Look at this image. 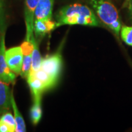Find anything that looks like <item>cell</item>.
<instances>
[{
  "label": "cell",
  "instance_id": "1",
  "mask_svg": "<svg viewBox=\"0 0 132 132\" xmlns=\"http://www.w3.org/2000/svg\"><path fill=\"white\" fill-rule=\"evenodd\" d=\"M56 28L62 25L98 26L100 23L92 10L86 5L75 3L64 6L56 14Z\"/></svg>",
  "mask_w": 132,
  "mask_h": 132
},
{
  "label": "cell",
  "instance_id": "2",
  "mask_svg": "<svg viewBox=\"0 0 132 132\" xmlns=\"http://www.w3.org/2000/svg\"><path fill=\"white\" fill-rule=\"evenodd\" d=\"M90 4L99 19L119 36L122 24L116 8L107 0H90Z\"/></svg>",
  "mask_w": 132,
  "mask_h": 132
},
{
  "label": "cell",
  "instance_id": "3",
  "mask_svg": "<svg viewBox=\"0 0 132 132\" xmlns=\"http://www.w3.org/2000/svg\"><path fill=\"white\" fill-rule=\"evenodd\" d=\"M62 67V58L60 51L42 59L40 69L57 81Z\"/></svg>",
  "mask_w": 132,
  "mask_h": 132
},
{
  "label": "cell",
  "instance_id": "4",
  "mask_svg": "<svg viewBox=\"0 0 132 132\" xmlns=\"http://www.w3.org/2000/svg\"><path fill=\"white\" fill-rule=\"evenodd\" d=\"M5 32L0 34V79L7 84L14 83L15 73L12 72L8 67L6 58V46H5Z\"/></svg>",
  "mask_w": 132,
  "mask_h": 132
},
{
  "label": "cell",
  "instance_id": "5",
  "mask_svg": "<svg viewBox=\"0 0 132 132\" xmlns=\"http://www.w3.org/2000/svg\"><path fill=\"white\" fill-rule=\"evenodd\" d=\"M5 58L11 70L16 75L20 74L23 61V54L20 46L10 48L6 50Z\"/></svg>",
  "mask_w": 132,
  "mask_h": 132
},
{
  "label": "cell",
  "instance_id": "6",
  "mask_svg": "<svg viewBox=\"0 0 132 132\" xmlns=\"http://www.w3.org/2000/svg\"><path fill=\"white\" fill-rule=\"evenodd\" d=\"M39 0H25L24 1V16L26 24L25 39L30 40L34 34V12Z\"/></svg>",
  "mask_w": 132,
  "mask_h": 132
},
{
  "label": "cell",
  "instance_id": "7",
  "mask_svg": "<svg viewBox=\"0 0 132 132\" xmlns=\"http://www.w3.org/2000/svg\"><path fill=\"white\" fill-rule=\"evenodd\" d=\"M56 28V21L52 19L36 20L34 22V35L36 40L42 38Z\"/></svg>",
  "mask_w": 132,
  "mask_h": 132
},
{
  "label": "cell",
  "instance_id": "8",
  "mask_svg": "<svg viewBox=\"0 0 132 132\" xmlns=\"http://www.w3.org/2000/svg\"><path fill=\"white\" fill-rule=\"evenodd\" d=\"M54 0H39L34 12V20L52 19Z\"/></svg>",
  "mask_w": 132,
  "mask_h": 132
},
{
  "label": "cell",
  "instance_id": "9",
  "mask_svg": "<svg viewBox=\"0 0 132 132\" xmlns=\"http://www.w3.org/2000/svg\"><path fill=\"white\" fill-rule=\"evenodd\" d=\"M7 85L0 79V115L7 113L12 106L11 96L12 92L10 91Z\"/></svg>",
  "mask_w": 132,
  "mask_h": 132
},
{
  "label": "cell",
  "instance_id": "10",
  "mask_svg": "<svg viewBox=\"0 0 132 132\" xmlns=\"http://www.w3.org/2000/svg\"><path fill=\"white\" fill-rule=\"evenodd\" d=\"M28 83L30 88L33 98L42 97V93L46 90L45 86L35 75L29 73L27 78Z\"/></svg>",
  "mask_w": 132,
  "mask_h": 132
},
{
  "label": "cell",
  "instance_id": "11",
  "mask_svg": "<svg viewBox=\"0 0 132 132\" xmlns=\"http://www.w3.org/2000/svg\"><path fill=\"white\" fill-rule=\"evenodd\" d=\"M30 40L33 45V50L32 53V65L30 72H35L40 68L42 57L39 52L38 42L34 34L31 37Z\"/></svg>",
  "mask_w": 132,
  "mask_h": 132
},
{
  "label": "cell",
  "instance_id": "12",
  "mask_svg": "<svg viewBox=\"0 0 132 132\" xmlns=\"http://www.w3.org/2000/svg\"><path fill=\"white\" fill-rule=\"evenodd\" d=\"M41 97L33 98V104L30 110V118L34 125H37L42 118Z\"/></svg>",
  "mask_w": 132,
  "mask_h": 132
},
{
  "label": "cell",
  "instance_id": "13",
  "mask_svg": "<svg viewBox=\"0 0 132 132\" xmlns=\"http://www.w3.org/2000/svg\"><path fill=\"white\" fill-rule=\"evenodd\" d=\"M11 105L14 112V118L16 123V132H24L26 131V125L23 118L21 116L20 112L16 106L15 98L13 95V92L11 96Z\"/></svg>",
  "mask_w": 132,
  "mask_h": 132
},
{
  "label": "cell",
  "instance_id": "14",
  "mask_svg": "<svg viewBox=\"0 0 132 132\" xmlns=\"http://www.w3.org/2000/svg\"><path fill=\"white\" fill-rule=\"evenodd\" d=\"M30 73L35 75L39 80H40L42 82L47 90L53 87L57 82L56 81L53 79L51 77H50L45 72H44L40 68L35 72H30Z\"/></svg>",
  "mask_w": 132,
  "mask_h": 132
},
{
  "label": "cell",
  "instance_id": "15",
  "mask_svg": "<svg viewBox=\"0 0 132 132\" xmlns=\"http://www.w3.org/2000/svg\"><path fill=\"white\" fill-rule=\"evenodd\" d=\"M31 65H32V54L23 55L22 69H21V73L20 74L22 78H28L29 73H30Z\"/></svg>",
  "mask_w": 132,
  "mask_h": 132
},
{
  "label": "cell",
  "instance_id": "16",
  "mask_svg": "<svg viewBox=\"0 0 132 132\" xmlns=\"http://www.w3.org/2000/svg\"><path fill=\"white\" fill-rule=\"evenodd\" d=\"M119 35L125 44L132 47V26H122Z\"/></svg>",
  "mask_w": 132,
  "mask_h": 132
},
{
  "label": "cell",
  "instance_id": "17",
  "mask_svg": "<svg viewBox=\"0 0 132 132\" xmlns=\"http://www.w3.org/2000/svg\"><path fill=\"white\" fill-rule=\"evenodd\" d=\"M6 22L3 0H0V34L6 32Z\"/></svg>",
  "mask_w": 132,
  "mask_h": 132
},
{
  "label": "cell",
  "instance_id": "18",
  "mask_svg": "<svg viewBox=\"0 0 132 132\" xmlns=\"http://www.w3.org/2000/svg\"><path fill=\"white\" fill-rule=\"evenodd\" d=\"M0 119L3 120V122H4L5 123H7V125H9V126H11V127L15 130H16V123L14 117L13 116L12 114L9 112L3 114L1 116V117L0 118Z\"/></svg>",
  "mask_w": 132,
  "mask_h": 132
},
{
  "label": "cell",
  "instance_id": "19",
  "mask_svg": "<svg viewBox=\"0 0 132 132\" xmlns=\"http://www.w3.org/2000/svg\"><path fill=\"white\" fill-rule=\"evenodd\" d=\"M15 131L14 128L5 123L0 119V132H14Z\"/></svg>",
  "mask_w": 132,
  "mask_h": 132
},
{
  "label": "cell",
  "instance_id": "20",
  "mask_svg": "<svg viewBox=\"0 0 132 132\" xmlns=\"http://www.w3.org/2000/svg\"><path fill=\"white\" fill-rule=\"evenodd\" d=\"M128 14H129V17L132 23V0L128 1Z\"/></svg>",
  "mask_w": 132,
  "mask_h": 132
}]
</instances>
